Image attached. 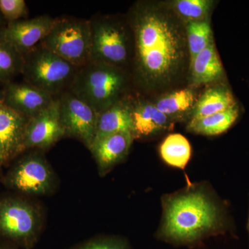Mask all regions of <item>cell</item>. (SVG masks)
I'll return each mask as SVG.
<instances>
[{"mask_svg": "<svg viewBox=\"0 0 249 249\" xmlns=\"http://www.w3.org/2000/svg\"><path fill=\"white\" fill-rule=\"evenodd\" d=\"M247 229H248V232H249V217L248 226H247Z\"/></svg>", "mask_w": 249, "mask_h": 249, "instance_id": "cell-30", "label": "cell"}, {"mask_svg": "<svg viewBox=\"0 0 249 249\" xmlns=\"http://www.w3.org/2000/svg\"><path fill=\"white\" fill-rule=\"evenodd\" d=\"M0 13L7 24L20 20L28 16L27 3L24 0H0Z\"/></svg>", "mask_w": 249, "mask_h": 249, "instance_id": "cell-26", "label": "cell"}, {"mask_svg": "<svg viewBox=\"0 0 249 249\" xmlns=\"http://www.w3.org/2000/svg\"><path fill=\"white\" fill-rule=\"evenodd\" d=\"M134 140L153 137L168 130L173 125L171 119L160 112L155 103L129 98Z\"/></svg>", "mask_w": 249, "mask_h": 249, "instance_id": "cell-15", "label": "cell"}, {"mask_svg": "<svg viewBox=\"0 0 249 249\" xmlns=\"http://www.w3.org/2000/svg\"><path fill=\"white\" fill-rule=\"evenodd\" d=\"M196 102L193 90L183 89L168 93L155 103L156 107L171 120L191 112Z\"/></svg>", "mask_w": 249, "mask_h": 249, "instance_id": "cell-21", "label": "cell"}, {"mask_svg": "<svg viewBox=\"0 0 249 249\" xmlns=\"http://www.w3.org/2000/svg\"><path fill=\"white\" fill-rule=\"evenodd\" d=\"M24 56L13 46L0 38V83L4 85L22 75Z\"/></svg>", "mask_w": 249, "mask_h": 249, "instance_id": "cell-22", "label": "cell"}, {"mask_svg": "<svg viewBox=\"0 0 249 249\" xmlns=\"http://www.w3.org/2000/svg\"><path fill=\"white\" fill-rule=\"evenodd\" d=\"M0 249H16L9 245H0Z\"/></svg>", "mask_w": 249, "mask_h": 249, "instance_id": "cell-28", "label": "cell"}, {"mask_svg": "<svg viewBox=\"0 0 249 249\" xmlns=\"http://www.w3.org/2000/svg\"><path fill=\"white\" fill-rule=\"evenodd\" d=\"M65 137L60 121L58 98L55 96L48 107L29 119L23 139L22 153L29 150H48Z\"/></svg>", "mask_w": 249, "mask_h": 249, "instance_id": "cell-10", "label": "cell"}, {"mask_svg": "<svg viewBox=\"0 0 249 249\" xmlns=\"http://www.w3.org/2000/svg\"><path fill=\"white\" fill-rule=\"evenodd\" d=\"M55 175L40 151L34 150L19 159L5 175L10 189L31 196H47L55 188Z\"/></svg>", "mask_w": 249, "mask_h": 249, "instance_id": "cell-8", "label": "cell"}, {"mask_svg": "<svg viewBox=\"0 0 249 249\" xmlns=\"http://www.w3.org/2000/svg\"><path fill=\"white\" fill-rule=\"evenodd\" d=\"M29 119L0 106V165L6 164L22 153L24 132Z\"/></svg>", "mask_w": 249, "mask_h": 249, "instance_id": "cell-13", "label": "cell"}, {"mask_svg": "<svg viewBox=\"0 0 249 249\" xmlns=\"http://www.w3.org/2000/svg\"><path fill=\"white\" fill-rule=\"evenodd\" d=\"M240 116V107L236 105L230 109L202 119L191 120L187 130L201 135L217 136L224 133L233 125Z\"/></svg>", "mask_w": 249, "mask_h": 249, "instance_id": "cell-19", "label": "cell"}, {"mask_svg": "<svg viewBox=\"0 0 249 249\" xmlns=\"http://www.w3.org/2000/svg\"><path fill=\"white\" fill-rule=\"evenodd\" d=\"M55 21L56 18L42 15L9 23L0 34V38L13 46L24 56L40 45L50 32Z\"/></svg>", "mask_w": 249, "mask_h": 249, "instance_id": "cell-11", "label": "cell"}, {"mask_svg": "<svg viewBox=\"0 0 249 249\" xmlns=\"http://www.w3.org/2000/svg\"><path fill=\"white\" fill-rule=\"evenodd\" d=\"M213 4L210 0H176L173 6L175 12L188 22L208 19Z\"/></svg>", "mask_w": 249, "mask_h": 249, "instance_id": "cell-24", "label": "cell"}, {"mask_svg": "<svg viewBox=\"0 0 249 249\" xmlns=\"http://www.w3.org/2000/svg\"><path fill=\"white\" fill-rule=\"evenodd\" d=\"M192 80L195 85L214 83L224 76V68L213 41L198 54L191 63Z\"/></svg>", "mask_w": 249, "mask_h": 249, "instance_id": "cell-18", "label": "cell"}, {"mask_svg": "<svg viewBox=\"0 0 249 249\" xmlns=\"http://www.w3.org/2000/svg\"><path fill=\"white\" fill-rule=\"evenodd\" d=\"M40 45L78 67L91 62V32L89 19L56 18Z\"/></svg>", "mask_w": 249, "mask_h": 249, "instance_id": "cell-6", "label": "cell"}, {"mask_svg": "<svg viewBox=\"0 0 249 249\" xmlns=\"http://www.w3.org/2000/svg\"><path fill=\"white\" fill-rule=\"evenodd\" d=\"M70 249H131L127 240L116 236L96 237Z\"/></svg>", "mask_w": 249, "mask_h": 249, "instance_id": "cell-25", "label": "cell"}, {"mask_svg": "<svg viewBox=\"0 0 249 249\" xmlns=\"http://www.w3.org/2000/svg\"><path fill=\"white\" fill-rule=\"evenodd\" d=\"M161 221L156 237L176 247L195 248L230 229L227 211L205 182L191 183L161 197Z\"/></svg>", "mask_w": 249, "mask_h": 249, "instance_id": "cell-2", "label": "cell"}, {"mask_svg": "<svg viewBox=\"0 0 249 249\" xmlns=\"http://www.w3.org/2000/svg\"><path fill=\"white\" fill-rule=\"evenodd\" d=\"M3 93V104L29 119L40 114L55 99L54 96L25 81H13L5 85Z\"/></svg>", "mask_w": 249, "mask_h": 249, "instance_id": "cell-12", "label": "cell"}, {"mask_svg": "<svg viewBox=\"0 0 249 249\" xmlns=\"http://www.w3.org/2000/svg\"><path fill=\"white\" fill-rule=\"evenodd\" d=\"M235 97L231 90L226 85L212 87L196 101L191 113V120L202 119L227 110L236 106Z\"/></svg>", "mask_w": 249, "mask_h": 249, "instance_id": "cell-17", "label": "cell"}, {"mask_svg": "<svg viewBox=\"0 0 249 249\" xmlns=\"http://www.w3.org/2000/svg\"><path fill=\"white\" fill-rule=\"evenodd\" d=\"M91 32V62L123 69L134 50L130 26L115 18L95 16L89 19Z\"/></svg>", "mask_w": 249, "mask_h": 249, "instance_id": "cell-5", "label": "cell"}, {"mask_svg": "<svg viewBox=\"0 0 249 249\" xmlns=\"http://www.w3.org/2000/svg\"><path fill=\"white\" fill-rule=\"evenodd\" d=\"M42 223V212L37 205L17 196L0 199V235L11 243L32 248L40 235Z\"/></svg>", "mask_w": 249, "mask_h": 249, "instance_id": "cell-7", "label": "cell"}, {"mask_svg": "<svg viewBox=\"0 0 249 249\" xmlns=\"http://www.w3.org/2000/svg\"><path fill=\"white\" fill-rule=\"evenodd\" d=\"M160 155L166 164L183 170L191 157V146L181 134H169L160 144Z\"/></svg>", "mask_w": 249, "mask_h": 249, "instance_id": "cell-20", "label": "cell"}, {"mask_svg": "<svg viewBox=\"0 0 249 249\" xmlns=\"http://www.w3.org/2000/svg\"><path fill=\"white\" fill-rule=\"evenodd\" d=\"M7 24V22L5 21L4 18H3L1 13H0V34L2 32V31L6 28Z\"/></svg>", "mask_w": 249, "mask_h": 249, "instance_id": "cell-27", "label": "cell"}, {"mask_svg": "<svg viewBox=\"0 0 249 249\" xmlns=\"http://www.w3.org/2000/svg\"><path fill=\"white\" fill-rule=\"evenodd\" d=\"M186 31L191 63L196 55L213 41L209 18L204 20L187 22Z\"/></svg>", "mask_w": 249, "mask_h": 249, "instance_id": "cell-23", "label": "cell"}, {"mask_svg": "<svg viewBox=\"0 0 249 249\" xmlns=\"http://www.w3.org/2000/svg\"><path fill=\"white\" fill-rule=\"evenodd\" d=\"M0 167H1V165H0Z\"/></svg>", "mask_w": 249, "mask_h": 249, "instance_id": "cell-31", "label": "cell"}, {"mask_svg": "<svg viewBox=\"0 0 249 249\" xmlns=\"http://www.w3.org/2000/svg\"><path fill=\"white\" fill-rule=\"evenodd\" d=\"M57 97L65 137L78 139L89 149L96 135L98 113L70 90Z\"/></svg>", "mask_w": 249, "mask_h": 249, "instance_id": "cell-9", "label": "cell"}, {"mask_svg": "<svg viewBox=\"0 0 249 249\" xmlns=\"http://www.w3.org/2000/svg\"><path fill=\"white\" fill-rule=\"evenodd\" d=\"M119 132H130L132 134L129 98L121 100L98 114L94 141Z\"/></svg>", "mask_w": 249, "mask_h": 249, "instance_id": "cell-16", "label": "cell"}, {"mask_svg": "<svg viewBox=\"0 0 249 249\" xmlns=\"http://www.w3.org/2000/svg\"><path fill=\"white\" fill-rule=\"evenodd\" d=\"M3 101H4V93H3V90H0V106L3 104Z\"/></svg>", "mask_w": 249, "mask_h": 249, "instance_id": "cell-29", "label": "cell"}, {"mask_svg": "<svg viewBox=\"0 0 249 249\" xmlns=\"http://www.w3.org/2000/svg\"><path fill=\"white\" fill-rule=\"evenodd\" d=\"M134 141L130 132H119L93 142L89 150L96 160L100 176H106L125 160Z\"/></svg>", "mask_w": 249, "mask_h": 249, "instance_id": "cell-14", "label": "cell"}, {"mask_svg": "<svg viewBox=\"0 0 249 249\" xmlns=\"http://www.w3.org/2000/svg\"><path fill=\"white\" fill-rule=\"evenodd\" d=\"M128 80L123 69L90 62L80 67L69 90L99 114L125 98Z\"/></svg>", "mask_w": 249, "mask_h": 249, "instance_id": "cell-3", "label": "cell"}, {"mask_svg": "<svg viewBox=\"0 0 249 249\" xmlns=\"http://www.w3.org/2000/svg\"><path fill=\"white\" fill-rule=\"evenodd\" d=\"M133 35L134 77L150 88L170 81L185 56V37L172 15L150 3L139 2L128 19Z\"/></svg>", "mask_w": 249, "mask_h": 249, "instance_id": "cell-1", "label": "cell"}, {"mask_svg": "<svg viewBox=\"0 0 249 249\" xmlns=\"http://www.w3.org/2000/svg\"><path fill=\"white\" fill-rule=\"evenodd\" d=\"M80 68L40 44L24 55L22 75L26 83L55 97L70 89Z\"/></svg>", "mask_w": 249, "mask_h": 249, "instance_id": "cell-4", "label": "cell"}]
</instances>
